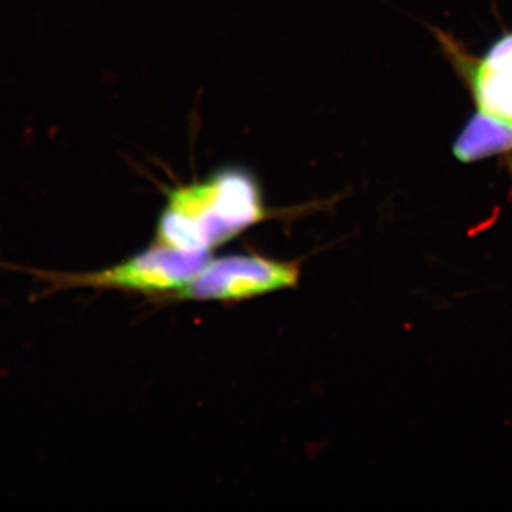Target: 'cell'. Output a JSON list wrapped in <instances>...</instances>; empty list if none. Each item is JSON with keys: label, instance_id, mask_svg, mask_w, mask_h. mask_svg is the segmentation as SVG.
I'll return each instance as SVG.
<instances>
[{"label": "cell", "instance_id": "obj_5", "mask_svg": "<svg viewBox=\"0 0 512 512\" xmlns=\"http://www.w3.org/2000/svg\"><path fill=\"white\" fill-rule=\"evenodd\" d=\"M451 148L456 160L464 164L497 156H511L512 128L476 110L461 128Z\"/></svg>", "mask_w": 512, "mask_h": 512}, {"label": "cell", "instance_id": "obj_2", "mask_svg": "<svg viewBox=\"0 0 512 512\" xmlns=\"http://www.w3.org/2000/svg\"><path fill=\"white\" fill-rule=\"evenodd\" d=\"M210 259L211 252L180 251L154 242L150 248L101 271L59 272L15 265L9 268L26 272L43 282L45 295L90 288L168 298L184 288Z\"/></svg>", "mask_w": 512, "mask_h": 512}, {"label": "cell", "instance_id": "obj_1", "mask_svg": "<svg viewBox=\"0 0 512 512\" xmlns=\"http://www.w3.org/2000/svg\"><path fill=\"white\" fill-rule=\"evenodd\" d=\"M264 218L254 177L239 168L171 192L158 218L156 242L188 252H211Z\"/></svg>", "mask_w": 512, "mask_h": 512}, {"label": "cell", "instance_id": "obj_3", "mask_svg": "<svg viewBox=\"0 0 512 512\" xmlns=\"http://www.w3.org/2000/svg\"><path fill=\"white\" fill-rule=\"evenodd\" d=\"M301 278L296 262L276 261L259 255H227L210 259L173 301L242 302L295 288Z\"/></svg>", "mask_w": 512, "mask_h": 512}, {"label": "cell", "instance_id": "obj_4", "mask_svg": "<svg viewBox=\"0 0 512 512\" xmlns=\"http://www.w3.org/2000/svg\"><path fill=\"white\" fill-rule=\"evenodd\" d=\"M436 37L477 110L512 128V30L494 40L480 57L468 53L448 33L436 30Z\"/></svg>", "mask_w": 512, "mask_h": 512}]
</instances>
